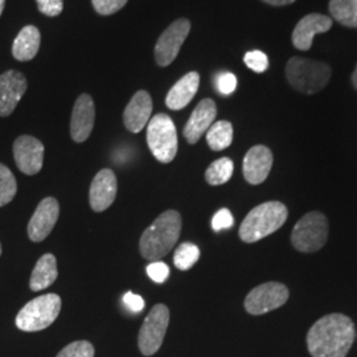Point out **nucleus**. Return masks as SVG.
Returning <instances> with one entry per match:
<instances>
[{"mask_svg":"<svg viewBox=\"0 0 357 357\" xmlns=\"http://www.w3.org/2000/svg\"><path fill=\"white\" fill-rule=\"evenodd\" d=\"M356 339L351 318L330 314L320 318L307 333V348L312 357H345Z\"/></svg>","mask_w":357,"mask_h":357,"instance_id":"f257e3e1","label":"nucleus"},{"mask_svg":"<svg viewBox=\"0 0 357 357\" xmlns=\"http://www.w3.org/2000/svg\"><path fill=\"white\" fill-rule=\"evenodd\" d=\"M181 216L176 211H166L143 231L139 243L141 255L147 261H160L178 243Z\"/></svg>","mask_w":357,"mask_h":357,"instance_id":"f03ea898","label":"nucleus"},{"mask_svg":"<svg viewBox=\"0 0 357 357\" xmlns=\"http://www.w3.org/2000/svg\"><path fill=\"white\" fill-rule=\"evenodd\" d=\"M287 216L286 205L280 202L258 205L245 217L240 227V238L243 243H257L283 227Z\"/></svg>","mask_w":357,"mask_h":357,"instance_id":"7ed1b4c3","label":"nucleus"},{"mask_svg":"<svg viewBox=\"0 0 357 357\" xmlns=\"http://www.w3.org/2000/svg\"><path fill=\"white\" fill-rule=\"evenodd\" d=\"M331 68L324 63L293 57L286 65V77L294 89L314 94L324 89L331 78Z\"/></svg>","mask_w":357,"mask_h":357,"instance_id":"20e7f679","label":"nucleus"},{"mask_svg":"<svg viewBox=\"0 0 357 357\" xmlns=\"http://www.w3.org/2000/svg\"><path fill=\"white\" fill-rule=\"evenodd\" d=\"M61 298L56 294L41 295L23 307L16 317V327L20 331L38 332L48 328L59 318Z\"/></svg>","mask_w":357,"mask_h":357,"instance_id":"39448f33","label":"nucleus"},{"mask_svg":"<svg viewBox=\"0 0 357 357\" xmlns=\"http://www.w3.org/2000/svg\"><path fill=\"white\" fill-rule=\"evenodd\" d=\"M147 144L160 163H171L178 153V132L169 115H153L147 125Z\"/></svg>","mask_w":357,"mask_h":357,"instance_id":"423d86ee","label":"nucleus"},{"mask_svg":"<svg viewBox=\"0 0 357 357\" xmlns=\"http://www.w3.org/2000/svg\"><path fill=\"white\" fill-rule=\"evenodd\" d=\"M328 238V222L320 212H310L294 227L291 243L302 253L320 250Z\"/></svg>","mask_w":357,"mask_h":357,"instance_id":"0eeeda50","label":"nucleus"},{"mask_svg":"<svg viewBox=\"0 0 357 357\" xmlns=\"http://www.w3.org/2000/svg\"><path fill=\"white\" fill-rule=\"evenodd\" d=\"M169 323V310L165 305H156L151 308L142 324L138 345L142 355L153 356L163 344Z\"/></svg>","mask_w":357,"mask_h":357,"instance_id":"6e6552de","label":"nucleus"},{"mask_svg":"<svg viewBox=\"0 0 357 357\" xmlns=\"http://www.w3.org/2000/svg\"><path fill=\"white\" fill-rule=\"evenodd\" d=\"M191 31V22L188 19H178L167 28L166 31L158 38L153 54L156 64L159 66H168L175 61L178 52L181 50L185 38H188Z\"/></svg>","mask_w":357,"mask_h":357,"instance_id":"1a4fd4ad","label":"nucleus"},{"mask_svg":"<svg viewBox=\"0 0 357 357\" xmlns=\"http://www.w3.org/2000/svg\"><path fill=\"white\" fill-rule=\"evenodd\" d=\"M289 299V289L278 282H268L255 287L245 299V308L252 315H264L283 306Z\"/></svg>","mask_w":357,"mask_h":357,"instance_id":"9d476101","label":"nucleus"},{"mask_svg":"<svg viewBox=\"0 0 357 357\" xmlns=\"http://www.w3.org/2000/svg\"><path fill=\"white\" fill-rule=\"evenodd\" d=\"M44 144L31 135H20L13 142V158L17 168L26 175H36L44 165Z\"/></svg>","mask_w":357,"mask_h":357,"instance_id":"9b49d317","label":"nucleus"},{"mask_svg":"<svg viewBox=\"0 0 357 357\" xmlns=\"http://www.w3.org/2000/svg\"><path fill=\"white\" fill-rule=\"evenodd\" d=\"M60 215V205L54 197H45L38 205L28 224V237L33 243L44 241L54 228Z\"/></svg>","mask_w":357,"mask_h":357,"instance_id":"f8f14e48","label":"nucleus"},{"mask_svg":"<svg viewBox=\"0 0 357 357\" xmlns=\"http://www.w3.org/2000/svg\"><path fill=\"white\" fill-rule=\"evenodd\" d=\"M28 89L26 78L19 70H7L0 75V116L13 113Z\"/></svg>","mask_w":357,"mask_h":357,"instance_id":"ddd939ff","label":"nucleus"},{"mask_svg":"<svg viewBox=\"0 0 357 357\" xmlns=\"http://www.w3.org/2000/svg\"><path fill=\"white\" fill-rule=\"evenodd\" d=\"M118 181L114 172L109 168L101 169L91 181L89 191L90 206L94 212H103L114 203Z\"/></svg>","mask_w":357,"mask_h":357,"instance_id":"4468645a","label":"nucleus"},{"mask_svg":"<svg viewBox=\"0 0 357 357\" xmlns=\"http://www.w3.org/2000/svg\"><path fill=\"white\" fill-rule=\"evenodd\" d=\"M96 106L89 94H81L77 98L72 119H70V137L77 143L86 141L94 128Z\"/></svg>","mask_w":357,"mask_h":357,"instance_id":"2eb2a0df","label":"nucleus"},{"mask_svg":"<svg viewBox=\"0 0 357 357\" xmlns=\"http://www.w3.org/2000/svg\"><path fill=\"white\" fill-rule=\"evenodd\" d=\"M217 115L216 102L211 98H205L192 112L188 122L185 123L183 134L190 144H196L206 134L209 128L215 123Z\"/></svg>","mask_w":357,"mask_h":357,"instance_id":"dca6fc26","label":"nucleus"},{"mask_svg":"<svg viewBox=\"0 0 357 357\" xmlns=\"http://www.w3.org/2000/svg\"><path fill=\"white\" fill-rule=\"evenodd\" d=\"M332 19L320 15L310 13L299 20V23L294 28L293 45L299 51H308L312 45V40L315 35L324 33L331 29Z\"/></svg>","mask_w":357,"mask_h":357,"instance_id":"f3484780","label":"nucleus"},{"mask_svg":"<svg viewBox=\"0 0 357 357\" xmlns=\"http://www.w3.org/2000/svg\"><path fill=\"white\" fill-rule=\"evenodd\" d=\"M273 167V153L266 146L252 147L243 158V176L248 183L258 185L268 178Z\"/></svg>","mask_w":357,"mask_h":357,"instance_id":"a211bd4d","label":"nucleus"},{"mask_svg":"<svg viewBox=\"0 0 357 357\" xmlns=\"http://www.w3.org/2000/svg\"><path fill=\"white\" fill-rule=\"evenodd\" d=\"M153 114V100L149 91L139 90L130 100L125 113L123 123L128 131L138 134L146 128Z\"/></svg>","mask_w":357,"mask_h":357,"instance_id":"6ab92c4d","label":"nucleus"},{"mask_svg":"<svg viewBox=\"0 0 357 357\" xmlns=\"http://www.w3.org/2000/svg\"><path fill=\"white\" fill-rule=\"evenodd\" d=\"M200 86V75L197 72H190L181 77L178 82L169 89L166 97L167 107L169 110H181L188 106L196 96Z\"/></svg>","mask_w":357,"mask_h":357,"instance_id":"aec40b11","label":"nucleus"},{"mask_svg":"<svg viewBox=\"0 0 357 357\" xmlns=\"http://www.w3.org/2000/svg\"><path fill=\"white\" fill-rule=\"evenodd\" d=\"M40 44H41V35L38 26H24L13 40V59L20 63L33 60L38 56Z\"/></svg>","mask_w":357,"mask_h":357,"instance_id":"412c9836","label":"nucleus"},{"mask_svg":"<svg viewBox=\"0 0 357 357\" xmlns=\"http://www.w3.org/2000/svg\"><path fill=\"white\" fill-rule=\"evenodd\" d=\"M59 271H57V261L56 257L48 253L44 255L36 264V266L32 271L31 280H29V287L32 291H40L51 284L57 280Z\"/></svg>","mask_w":357,"mask_h":357,"instance_id":"4be33fe9","label":"nucleus"},{"mask_svg":"<svg viewBox=\"0 0 357 357\" xmlns=\"http://www.w3.org/2000/svg\"><path fill=\"white\" fill-rule=\"evenodd\" d=\"M233 142V126L228 121H217L206 131V143L213 151L228 149Z\"/></svg>","mask_w":357,"mask_h":357,"instance_id":"5701e85b","label":"nucleus"},{"mask_svg":"<svg viewBox=\"0 0 357 357\" xmlns=\"http://www.w3.org/2000/svg\"><path fill=\"white\" fill-rule=\"evenodd\" d=\"M330 13L337 23L357 29V0H331Z\"/></svg>","mask_w":357,"mask_h":357,"instance_id":"b1692460","label":"nucleus"},{"mask_svg":"<svg viewBox=\"0 0 357 357\" xmlns=\"http://www.w3.org/2000/svg\"><path fill=\"white\" fill-rule=\"evenodd\" d=\"M234 165L229 158H220L205 171V180L211 185H221L229 181L233 175Z\"/></svg>","mask_w":357,"mask_h":357,"instance_id":"393cba45","label":"nucleus"},{"mask_svg":"<svg viewBox=\"0 0 357 357\" xmlns=\"http://www.w3.org/2000/svg\"><path fill=\"white\" fill-rule=\"evenodd\" d=\"M200 249L191 243H184L178 245L174 255V264L178 270H190L199 261Z\"/></svg>","mask_w":357,"mask_h":357,"instance_id":"a878e982","label":"nucleus"},{"mask_svg":"<svg viewBox=\"0 0 357 357\" xmlns=\"http://www.w3.org/2000/svg\"><path fill=\"white\" fill-rule=\"evenodd\" d=\"M17 183L13 171L0 163V206L10 204L16 196Z\"/></svg>","mask_w":357,"mask_h":357,"instance_id":"bb28decb","label":"nucleus"},{"mask_svg":"<svg viewBox=\"0 0 357 357\" xmlns=\"http://www.w3.org/2000/svg\"><path fill=\"white\" fill-rule=\"evenodd\" d=\"M94 347L86 340L73 342L63 348L57 357H94Z\"/></svg>","mask_w":357,"mask_h":357,"instance_id":"cd10ccee","label":"nucleus"},{"mask_svg":"<svg viewBox=\"0 0 357 357\" xmlns=\"http://www.w3.org/2000/svg\"><path fill=\"white\" fill-rule=\"evenodd\" d=\"M243 61L249 69L255 73H264L268 68V56L261 51L248 52L243 57Z\"/></svg>","mask_w":357,"mask_h":357,"instance_id":"c85d7f7f","label":"nucleus"},{"mask_svg":"<svg viewBox=\"0 0 357 357\" xmlns=\"http://www.w3.org/2000/svg\"><path fill=\"white\" fill-rule=\"evenodd\" d=\"M128 0H91L93 7L97 13L103 16H109L122 10Z\"/></svg>","mask_w":357,"mask_h":357,"instance_id":"c756f323","label":"nucleus"},{"mask_svg":"<svg viewBox=\"0 0 357 357\" xmlns=\"http://www.w3.org/2000/svg\"><path fill=\"white\" fill-rule=\"evenodd\" d=\"M216 89L222 96H230L237 89V77L230 72H224L216 78Z\"/></svg>","mask_w":357,"mask_h":357,"instance_id":"7c9ffc66","label":"nucleus"},{"mask_svg":"<svg viewBox=\"0 0 357 357\" xmlns=\"http://www.w3.org/2000/svg\"><path fill=\"white\" fill-rule=\"evenodd\" d=\"M36 4L38 11L48 17H56L64 10V0H36Z\"/></svg>","mask_w":357,"mask_h":357,"instance_id":"2f4dec72","label":"nucleus"},{"mask_svg":"<svg viewBox=\"0 0 357 357\" xmlns=\"http://www.w3.org/2000/svg\"><path fill=\"white\" fill-rule=\"evenodd\" d=\"M234 224L233 215L230 213L229 209L222 208L212 218V229L215 231H222V230L230 229Z\"/></svg>","mask_w":357,"mask_h":357,"instance_id":"473e14b6","label":"nucleus"},{"mask_svg":"<svg viewBox=\"0 0 357 357\" xmlns=\"http://www.w3.org/2000/svg\"><path fill=\"white\" fill-rule=\"evenodd\" d=\"M149 277L156 283H165L169 275V268L162 261H153L147 266Z\"/></svg>","mask_w":357,"mask_h":357,"instance_id":"72a5a7b5","label":"nucleus"},{"mask_svg":"<svg viewBox=\"0 0 357 357\" xmlns=\"http://www.w3.org/2000/svg\"><path fill=\"white\" fill-rule=\"evenodd\" d=\"M123 303L134 312H139L144 308V299L138 294L128 293L123 295Z\"/></svg>","mask_w":357,"mask_h":357,"instance_id":"f704fd0d","label":"nucleus"},{"mask_svg":"<svg viewBox=\"0 0 357 357\" xmlns=\"http://www.w3.org/2000/svg\"><path fill=\"white\" fill-rule=\"evenodd\" d=\"M265 3H268L270 6H287V4H291L295 0H264Z\"/></svg>","mask_w":357,"mask_h":357,"instance_id":"c9c22d12","label":"nucleus"},{"mask_svg":"<svg viewBox=\"0 0 357 357\" xmlns=\"http://www.w3.org/2000/svg\"><path fill=\"white\" fill-rule=\"evenodd\" d=\"M352 82H354L355 89L357 90V65L356 68H355V72H354V75H352Z\"/></svg>","mask_w":357,"mask_h":357,"instance_id":"e433bc0d","label":"nucleus"},{"mask_svg":"<svg viewBox=\"0 0 357 357\" xmlns=\"http://www.w3.org/2000/svg\"><path fill=\"white\" fill-rule=\"evenodd\" d=\"M4 7H6V0H0V16L4 11Z\"/></svg>","mask_w":357,"mask_h":357,"instance_id":"4c0bfd02","label":"nucleus"},{"mask_svg":"<svg viewBox=\"0 0 357 357\" xmlns=\"http://www.w3.org/2000/svg\"><path fill=\"white\" fill-rule=\"evenodd\" d=\"M0 255H1V245H0Z\"/></svg>","mask_w":357,"mask_h":357,"instance_id":"58836bf2","label":"nucleus"}]
</instances>
